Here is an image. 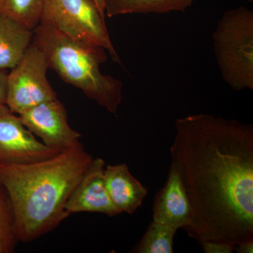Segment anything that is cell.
<instances>
[{"mask_svg": "<svg viewBox=\"0 0 253 253\" xmlns=\"http://www.w3.org/2000/svg\"><path fill=\"white\" fill-rule=\"evenodd\" d=\"M171 165L191 208L188 235L202 245L253 240V126L199 113L178 118Z\"/></svg>", "mask_w": 253, "mask_h": 253, "instance_id": "obj_1", "label": "cell"}, {"mask_svg": "<svg viewBox=\"0 0 253 253\" xmlns=\"http://www.w3.org/2000/svg\"><path fill=\"white\" fill-rule=\"evenodd\" d=\"M92 160L82 145L36 162L0 163V181L12 205L18 241L39 239L71 215L66 203Z\"/></svg>", "mask_w": 253, "mask_h": 253, "instance_id": "obj_2", "label": "cell"}, {"mask_svg": "<svg viewBox=\"0 0 253 253\" xmlns=\"http://www.w3.org/2000/svg\"><path fill=\"white\" fill-rule=\"evenodd\" d=\"M33 44L45 55L50 69L61 80L83 91L109 112L116 115L123 101V83L103 74L106 51L75 42L54 28L40 23L33 31Z\"/></svg>", "mask_w": 253, "mask_h": 253, "instance_id": "obj_3", "label": "cell"}, {"mask_svg": "<svg viewBox=\"0 0 253 253\" xmlns=\"http://www.w3.org/2000/svg\"><path fill=\"white\" fill-rule=\"evenodd\" d=\"M214 54L224 81L236 91L253 90V11H226L212 34Z\"/></svg>", "mask_w": 253, "mask_h": 253, "instance_id": "obj_4", "label": "cell"}, {"mask_svg": "<svg viewBox=\"0 0 253 253\" xmlns=\"http://www.w3.org/2000/svg\"><path fill=\"white\" fill-rule=\"evenodd\" d=\"M40 23L81 45L109 51L115 62L121 63L94 0H44Z\"/></svg>", "mask_w": 253, "mask_h": 253, "instance_id": "obj_5", "label": "cell"}, {"mask_svg": "<svg viewBox=\"0 0 253 253\" xmlns=\"http://www.w3.org/2000/svg\"><path fill=\"white\" fill-rule=\"evenodd\" d=\"M47 59L36 44L8 73L6 106L20 115L42 103L56 99L57 95L47 79Z\"/></svg>", "mask_w": 253, "mask_h": 253, "instance_id": "obj_6", "label": "cell"}, {"mask_svg": "<svg viewBox=\"0 0 253 253\" xmlns=\"http://www.w3.org/2000/svg\"><path fill=\"white\" fill-rule=\"evenodd\" d=\"M18 116L24 126L49 147L63 151L82 146L81 134L68 124L67 111L58 98L42 103Z\"/></svg>", "mask_w": 253, "mask_h": 253, "instance_id": "obj_7", "label": "cell"}, {"mask_svg": "<svg viewBox=\"0 0 253 253\" xmlns=\"http://www.w3.org/2000/svg\"><path fill=\"white\" fill-rule=\"evenodd\" d=\"M60 152L38 140L6 105L0 107V163L36 162Z\"/></svg>", "mask_w": 253, "mask_h": 253, "instance_id": "obj_8", "label": "cell"}, {"mask_svg": "<svg viewBox=\"0 0 253 253\" xmlns=\"http://www.w3.org/2000/svg\"><path fill=\"white\" fill-rule=\"evenodd\" d=\"M106 163L102 158H93L66 204L70 214L96 212L115 217L120 213L110 199L104 180Z\"/></svg>", "mask_w": 253, "mask_h": 253, "instance_id": "obj_9", "label": "cell"}, {"mask_svg": "<svg viewBox=\"0 0 253 253\" xmlns=\"http://www.w3.org/2000/svg\"><path fill=\"white\" fill-rule=\"evenodd\" d=\"M153 221L184 230L191 226L189 198L179 173L172 165L166 184L155 197Z\"/></svg>", "mask_w": 253, "mask_h": 253, "instance_id": "obj_10", "label": "cell"}, {"mask_svg": "<svg viewBox=\"0 0 253 253\" xmlns=\"http://www.w3.org/2000/svg\"><path fill=\"white\" fill-rule=\"evenodd\" d=\"M104 180L110 199L120 214H134L147 196V189L131 174L126 163L106 166Z\"/></svg>", "mask_w": 253, "mask_h": 253, "instance_id": "obj_11", "label": "cell"}, {"mask_svg": "<svg viewBox=\"0 0 253 253\" xmlns=\"http://www.w3.org/2000/svg\"><path fill=\"white\" fill-rule=\"evenodd\" d=\"M33 41V31L0 14V70L12 69Z\"/></svg>", "mask_w": 253, "mask_h": 253, "instance_id": "obj_12", "label": "cell"}, {"mask_svg": "<svg viewBox=\"0 0 253 253\" xmlns=\"http://www.w3.org/2000/svg\"><path fill=\"white\" fill-rule=\"evenodd\" d=\"M196 0H104L109 17L127 14H167L184 11Z\"/></svg>", "mask_w": 253, "mask_h": 253, "instance_id": "obj_13", "label": "cell"}, {"mask_svg": "<svg viewBox=\"0 0 253 253\" xmlns=\"http://www.w3.org/2000/svg\"><path fill=\"white\" fill-rule=\"evenodd\" d=\"M177 230L174 226L153 221L131 253H172L174 237Z\"/></svg>", "mask_w": 253, "mask_h": 253, "instance_id": "obj_14", "label": "cell"}, {"mask_svg": "<svg viewBox=\"0 0 253 253\" xmlns=\"http://www.w3.org/2000/svg\"><path fill=\"white\" fill-rule=\"evenodd\" d=\"M44 0H0V14L34 31L40 24Z\"/></svg>", "mask_w": 253, "mask_h": 253, "instance_id": "obj_15", "label": "cell"}, {"mask_svg": "<svg viewBox=\"0 0 253 253\" xmlns=\"http://www.w3.org/2000/svg\"><path fill=\"white\" fill-rule=\"evenodd\" d=\"M18 242L12 205L0 181V253H14Z\"/></svg>", "mask_w": 253, "mask_h": 253, "instance_id": "obj_16", "label": "cell"}, {"mask_svg": "<svg viewBox=\"0 0 253 253\" xmlns=\"http://www.w3.org/2000/svg\"><path fill=\"white\" fill-rule=\"evenodd\" d=\"M201 246L206 253H231L234 251V246L224 243L206 242Z\"/></svg>", "mask_w": 253, "mask_h": 253, "instance_id": "obj_17", "label": "cell"}, {"mask_svg": "<svg viewBox=\"0 0 253 253\" xmlns=\"http://www.w3.org/2000/svg\"><path fill=\"white\" fill-rule=\"evenodd\" d=\"M7 78V70H0V107L6 105Z\"/></svg>", "mask_w": 253, "mask_h": 253, "instance_id": "obj_18", "label": "cell"}, {"mask_svg": "<svg viewBox=\"0 0 253 253\" xmlns=\"http://www.w3.org/2000/svg\"><path fill=\"white\" fill-rule=\"evenodd\" d=\"M239 253H253V240L244 241L234 247Z\"/></svg>", "mask_w": 253, "mask_h": 253, "instance_id": "obj_19", "label": "cell"}, {"mask_svg": "<svg viewBox=\"0 0 253 253\" xmlns=\"http://www.w3.org/2000/svg\"><path fill=\"white\" fill-rule=\"evenodd\" d=\"M94 2L96 3V6H97L98 9H99L100 13H101L102 16L105 17L106 12H105V4L104 0H94Z\"/></svg>", "mask_w": 253, "mask_h": 253, "instance_id": "obj_20", "label": "cell"}, {"mask_svg": "<svg viewBox=\"0 0 253 253\" xmlns=\"http://www.w3.org/2000/svg\"><path fill=\"white\" fill-rule=\"evenodd\" d=\"M248 1H249V2H253V0H248Z\"/></svg>", "mask_w": 253, "mask_h": 253, "instance_id": "obj_21", "label": "cell"}]
</instances>
